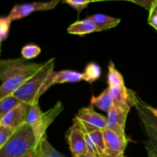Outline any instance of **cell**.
Listing matches in <instances>:
<instances>
[{
  "mask_svg": "<svg viewBox=\"0 0 157 157\" xmlns=\"http://www.w3.org/2000/svg\"><path fill=\"white\" fill-rule=\"evenodd\" d=\"M83 81L82 73L71 70H62L55 72L54 78L55 84H64V83H75Z\"/></svg>",
  "mask_w": 157,
  "mask_h": 157,
  "instance_id": "cell-16",
  "label": "cell"
},
{
  "mask_svg": "<svg viewBox=\"0 0 157 157\" xmlns=\"http://www.w3.org/2000/svg\"><path fill=\"white\" fill-rule=\"evenodd\" d=\"M102 1H111V0H90V2H102Z\"/></svg>",
  "mask_w": 157,
  "mask_h": 157,
  "instance_id": "cell-33",
  "label": "cell"
},
{
  "mask_svg": "<svg viewBox=\"0 0 157 157\" xmlns=\"http://www.w3.org/2000/svg\"><path fill=\"white\" fill-rule=\"evenodd\" d=\"M43 112L41 111L38 102L29 106L26 117V123L31 126L32 128H35L39 123Z\"/></svg>",
  "mask_w": 157,
  "mask_h": 157,
  "instance_id": "cell-21",
  "label": "cell"
},
{
  "mask_svg": "<svg viewBox=\"0 0 157 157\" xmlns=\"http://www.w3.org/2000/svg\"><path fill=\"white\" fill-rule=\"evenodd\" d=\"M29 104L23 103L18 107L0 118V125L18 128L26 123Z\"/></svg>",
  "mask_w": 157,
  "mask_h": 157,
  "instance_id": "cell-11",
  "label": "cell"
},
{
  "mask_svg": "<svg viewBox=\"0 0 157 157\" xmlns=\"http://www.w3.org/2000/svg\"><path fill=\"white\" fill-rule=\"evenodd\" d=\"M123 157H126V156H123Z\"/></svg>",
  "mask_w": 157,
  "mask_h": 157,
  "instance_id": "cell-35",
  "label": "cell"
},
{
  "mask_svg": "<svg viewBox=\"0 0 157 157\" xmlns=\"http://www.w3.org/2000/svg\"><path fill=\"white\" fill-rule=\"evenodd\" d=\"M38 157H65L52 147L48 141L47 137H44L41 141L38 147Z\"/></svg>",
  "mask_w": 157,
  "mask_h": 157,
  "instance_id": "cell-20",
  "label": "cell"
},
{
  "mask_svg": "<svg viewBox=\"0 0 157 157\" xmlns=\"http://www.w3.org/2000/svg\"><path fill=\"white\" fill-rule=\"evenodd\" d=\"M108 73H107V84L108 87H117V86L125 85L124 79L121 73L115 67L113 61H109L108 63Z\"/></svg>",
  "mask_w": 157,
  "mask_h": 157,
  "instance_id": "cell-17",
  "label": "cell"
},
{
  "mask_svg": "<svg viewBox=\"0 0 157 157\" xmlns=\"http://www.w3.org/2000/svg\"><path fill=\"white\" fill-rule=\"evenodd\" d=\"M61 0H50L45 2H32L17 4L11 9L9 14L12 21L21 19L35 12L52 10L59 4Z\"/></svg>",
  "mask_w": 157,
  "mask_h": 157,
  "instance_id": "cell-5",
  "label": "cell"
},
{
  "mask_svg": "<svg viewBox=\"0 0 157 157\" xmlns=\"http://www.w3.org/2000/svg\"><path fill=\"white\" fill-rule=\"evenodd\" d=\"M18 128H12L0 125V148L6 144V142L12 137V135L17 131Z\"/></svg>",
  "mask_w": 157,
  "mask_h": 157,
  "instance_id": "cell-24",
  "label": "cell"
},
{
  "mask_svg": "<svg viewBox=\"0 0 157 157\" xmlns=\"http://www.w3.org/2000/svg\"><path fill=\"white\" fill-rule=\"evenodd\" d=\"M69 34L75 35H83L96 32V25L91 19L87 17L83 20H79L70 25L67 29Z\"/></svg>",
  "mask_w": 157,
  "mask_h": 157,
  "instance_id": "cell-14",
  "label": "cell"
},
{
  "mask_svg": "<svg viewBox=\"0 0 157 157\" xmlns=\"http://www.w3.org/2000/svg\"><path fill=\"white\" fill-rule=\"evenodd\" d=\"M21 56L25 60H31L36 58L41 53V48L37 44H29L21 49Z\"/></svg>",
  "mask_w": 157,
  "mask_h": 157,
  "instance_id": "cell-22",
  "label": "cell"
},
{
  "mask_svg": "<svg viewBox=\"0 0 157 157\" xmlns=\"http://www.w3.org/2000/svg\"><path fill=\"white\" fill-rule=\"evenodd\" d=\"M66 140L72 156H77L88 153L86 143V134L76 124H74L67 130L66 133Z\"/></svg>",
  "mask_w": 157,
  "mask_h": 157,
  "instance_id": "cell-8",
  "label": "cell"
},
{
  "mask_svg": "<svg viewBox=\"0 0 157 157\" xmlns=\"http://www.w3.org/2000/svg\"><path fill=\"white\" fill-rule=\"evenodd\" d=\"M24 58L2 60L0 62V99L12 95L46 64L28 62Z\"/></svg>",
  "mask_w": 157,
  "mask_h": 157,
  "instance_id": "cell-1",
  "label": "cell"
},
{
  "mask_svg": "<svg viewBox=\"0 0 157 157\" xmlns=\"http://www.w3.org/2000/svg\"><path fill=\"white\" fill-rule=\"evenodd\" d=\"M90 105L98 107L100 110L108 113L110 109L113 105V98H112L110 87H107V88L104 89V91L98 97L92 95Z\"/></svg>",
  "mask_w": 157,
  "mask_h": 157,
  "instance_id": "cell-15",
  "label": "cell"
},
{
  "mask_svg": "<svg viewBox=\"0 0 157 157\" xmlns=\"http://www.w3.org/2000/svg\"><path fill=\"white\" fill-rule=\"evenodd\" d=\"M143 144H144V147H145L146 150H147L148 157H157V151L150 145L148 140L144 141Z\"/></svg>",
  "mask_w": 157,
  "mask_h": 157,
  "instance_id": "cell-28",
  "label": "cell"
},
{
  "mask_svg": "<svg viewBox=\"0 0 157 157\" xmlns=\"http://www.w3.org/2000/svg\"><path fill=\"white\" fill-rule=\"evenodd\" d=\"M142 126L147 127L157 136V117L150 109V106L146 104L138 96H135V104Z\"/></svg>",
  "mask_w": 157,
  "mask_h": 157,
  "instance_id": "cell-10",
  "label": "cell"
},
{
  "mask_svg": "<svg viewBox=\"0 0 157 157\" xmlns=\"http://www.w3.org/2000/svg\"><path fill=\"white\" fill-rule=\"evenodd\" d=\"M55 61V58L47 61L45 65L38 73L13 94L14 96L29 105L38 102L41 96L54 85Z\"/></svg>",
  "mask_w": 157,
  "mask_h": 157,
  "instance_id": "cell-2",
  "label": "cell"
},
{
  "mask_svg": "<svg viewBox=\"0 0 157 157\" xmlns=\"http://www.w3.org/2000/svg\"><path fill=\"white\" fill-rule=\"evenodd\" d=\"M12 20L10 17L8 16L2 17L0 18V40L1 41H4L9 36V29H10L11 23Z\"/></svg>",
  "mask_w": 157,
  "mask_h": 157,
  "instance_id": "cell-23",
  "label": "cell"
},
{
  "mask_svg": "<svg viewBox=\"0 0 157 157\" xmlns=\"http://www.w3.org/2000/svg\"><path fill=\"white\" fill-rule=\"evenodd\" d=\"M22 157H38V148H37L36 150H35V151H34V152H32V153H29V154L26 155V156H22Z\"/></svg>",
  "mask_w": 157,
  "mask_h": 157,
  "instance_id": "cell-30",
  "label": "cell"
},
{
  "mask_svg": "<svg viewBox=\"0 0 157 157\" xmlns=\"http://www.w3.org/2000/svg\"><path fill=\"white\" fill-rule=\"evenodd\" d=\"M154 29H156V30L157 31V26H156V27H155V28H154Z\"/></svg>",
  "mask_w": 157,
  "mask_h": 157,
  "instance_id": "cell-34",
  "label": "cell"
},
{
  "mask_svg": "<svg viewBox=\"0 0 157 157\" xmlns=\"http://www.w3.org/2000/svg\"><path fill=\"white\" fill-rule=\"evenodd\" d=\"M131 106H117L113 104L107 113V129L126 136L125 126Z\"/></svg>",
  "mask_w": 157,
  "mask_h": 157,
  "instance_id": "cell-7",
  "label": "cell"
},
{
  "mask_svg": "<svg viewBox=\"0 0 157 157\" xmlns=\"http://www.w3.org/2000/svg\"><path fill=\"white\" fill-rule=\"evenodd\" d=\"M83 75V81H87L89 84H92L98 81L101 75V67L94 62H90L87 64L84 68Z\"/></svg>",
  "mask_w": 157,
  "mask_h": 157,
  "instance_id": "cell-19",
  "label": "cell"
},
{
  "mask_svg": "<svg viewBox=\"0 0 157 157\" xmlns=\"http://www.w3.org/2000/svg\"><path fill=\"white\" fill-rule=\"evenodd\" d=\"M38 145L33 129L25 123L0 148V157H22L36 150Z\"/></svg>",
  "mask_w": 157,
  "mask_h": 157,
  "instance_id": "cell-3",
  "label": "cell"
},
{
  "mask_svg": "<svg viewBox=\"0 0 157 157\" xmlns=\"http://www.w3.org/2000/svg\"><path fill=\"white\" fill-rule=\"evenodd\" d=\"M64 2L76 9L78 12H81L83 9L87 8L90 3V0H64Z\"/></svg>",
  "mask_w": 157,
  "mask_h": 157,
  "instance_id": "cell-25",
  "label": "cell"
},
{
  "mask_svg": "<svg viewBox=\"0 0 157 157\" xmlns=\"http://www.w3.org/2000/svg\"><path fill=\"white\" fill-rule=\"evenodd\" d=\"M72 157H96L94 156V155H93L92 153H85V154H81V155H79V156H72Z\"/></svg>",
  "mask_w": 157,
  "mask_h": 157,
  "instance_id": "cell-31",
  "label": "cell"
},
{
  "mask_svg": "<svg viewBox=\"0 0 157 157\" xmlns=\"http://www.w3.org/2000/svg\"><path fill=\"white\" fill-rule=\"evenodd\" d=\"M73 121L85 134L98 130H104L107 127V117L97 113L92 105L80 109Z\"/></svg>",
  "mask_w": 157,
  "mask_h": 157,
  "instance_id": "cell-4",
  "label": "cell"
},
{
  "mask_svg": "<svg viewBox=\"0 0 157 157\" xmlns=\"http://www.w3.org/2000/svg\"><path fill=\"white\" fill-rule=\"evenodd\" d=\"M88 18L94 22L96 25V32H101V31L113 29L117 26L121 21V18L109 16V15L101 13L94 14V15L88 16Z\"/></svg>",
  "mask_w": 157,
  "mask_h": 157,
  "instance_id": "cell-13",
  "label": "cell"
},
{
  "mask_svg": "<svg viewBox=\"0 0 157 157\" xmlns=\"http://www.w3.org/2000/svg\"><path fill=\"white\" fill-rule=\"evenodd\" d=\"M63 110H64L63 104L61 101H58L52 108L46 112H43L38 124L35 128H32L38 144H40L41 141L44 137H46L47 129L54 122L57 117L63 111Z\"/></svg>",
  "mask_w": 157,
  "mask_h": 157,
  "instance_id": "cell-9",
  "label": "cell"
},
{
  "mask_svg": "<svg viewBox=\"0 0 157 157\" xmlns=\"http://www.w3.org/2000/svg\"><path fill=\"white\" fill-rule=\"evenodd\" d=\"M86 143L89 153L96 157L105 156L106 146L103 130H98L86 134Z\"/></svg>",
  "mask_w": 157,
  "mask_h": 157,
  "instance_id": "cell-12",
  "label": "cell"
},
{
  "mask_svg": "<svg viewBox=\"0 0 157 157\" xmlns=\"http://www.w3.org/2000/svg\"><path fill=\"white\" fill-rule=\"evenodd\" d=\"M22 104V101L13 94L0 99V118Z\"/></svg>",
  "mask_w": 157,
  "mask_h": 157,
  "instance_id": "cell-18",
  "label": "cell"
},
{
  "mask_svg": "<svg viewBox=\"0 0 157 157\" xmlns=\"http://www.w3.org/2000/svg\"><path fill=\"white\" fill-rule=\"evenodd\" d=\"M111 1H128L130 2H133L138 6H141L149 12L152 9L153 6L156 2L157 0H111Z\"/></svg>",
  "mask_w": 157,
  "mask_h": 157,
  "instance_id": "cell-26",
  "label": "cell"
},
{
  "mask_svg": "<svg viewBox=\"0 0 157 157\" xmlns=\"http://www.w3.org/2000/svg\"><path fill=\"white\" fill-rule=\"evenodd\" d=\"M157 16V2L154 4V6H153L152 9L150 10V12H149V18L148 19L153 18V17Z\"/></svg>",
  "mask_w": 157,
  "mask_h": 157,
  "instance_id": "cell-29",
  "label": "cell"
},
{
  "mask_svg": "<svg viewBox=\"0 0 157 157\" xmlns=\"http://www.w3.org/2000/svg\"><path fill=\"white\" fill-rule=\"evenodd\" d=\"M143 128H144V131H145L146 134H147V137H148V142L157 151V136H155L147 127L143 126Z\"/></svg>",
  "mask_w": 157,
  "mask_h": 157,
  "instance_id": "cell-27",
  "label": "cell"
},
{
  "mask_svg": "<svg viewBox=\"0 0 157 157\" xmlns=\"http://www.w3.org/2000/svg\"><path fill=\"white\" fill-rule=\"evenodd\" d=\"M150 109H151L152 111L153 112V113H154V114L157 117V108H155V107H153L150 106Z\"/></svg>",
  "mask_w": 157,
  "mask_h": 157,
  "instance_id": "cell-32",
  "label": "cell"
},
{
  "mask_svg": "<svg viewBox=\"0 0 157 157\" xmlns=\"http://www.w3.org/2000/svg\"><path fill=\"white\" fill-rule=\"evenodd\" d=\"M106 146L104 157H123L124 151L130 141L128 136H124L116 132L106 128L103 130Z\"/></svg>",
  "mask_w": 157,
  "mask_h": 157,
  "instance_id": "cell-6",
  "label": "cell"
}]
</instances>
